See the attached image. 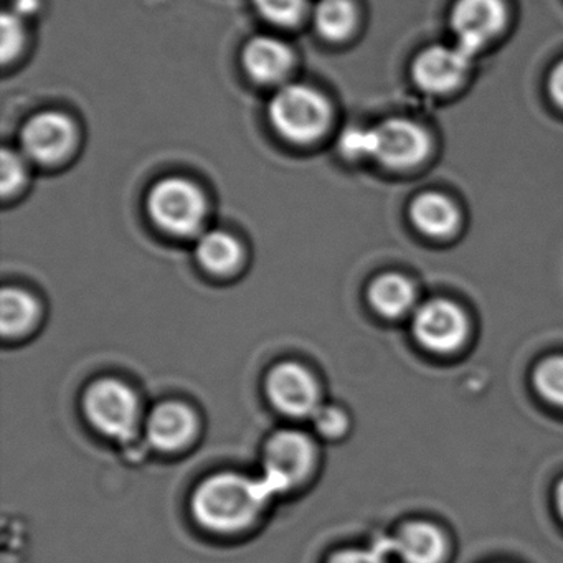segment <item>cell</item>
I'll return each instance as SVG.
<instances>
[{
  "label": "cell",
  "mask_w": 563,
  "mask_h": 563,
  "mask_svg": "<svg viewBox=\"0 0 563 563\" xmlns=\"http://www.w3.org/2000/svg\"><path fill=\"white\" fill-rule=\"evenodd\" d=\"M269 494L265 483L239 474H217L194 494V516L207 529L236 532L255 522Z\"/></svg>",
  "instance_id": "6da1fadb"
},
{
  "label": "cell",
  "mask_w": 563,
  "mask_h": 563,
  "mask_svg": "<svg viewBox=\"0 0 563 563\" xmlns=\"http://www.w3.org/2000/svg\"><path fill=\"white\" fill-rule=\"evenodd\" d=\"M268 121L282 140L295 146H312L328 136L334 108L318 88L289 84L276 88L268 103Z\"/></svg>",
  "instance_id": "7a4b0ae2"
},
{
  "label": "cell",
  "mask_w": 563,
  "mask_h": 563,
  "mask_svg": "<svg viewBox=\"0 0 563 563\" xmlns=\"http://www.w3.org/2000/svg\"><path fill=\"white\" fill-rule=\"evenodd\" d=\"M147 213L163 232L179 239L200 236L209 216V200L199 184L183 176L157 180L147 192Z\"/></svg>",
  "instance_id": "3957f363"
},
{
  "label": "cell",
  "mask_w": 563,
  "mask_h": 563,
  "mask_svg": "<svg viewBox=\"0 0 563 563\" xmlns=\"http://www.w3.org/2000/svg\"><path fill=\"white\" fill-rule=\"evenodd\" d=\"M80 131L64 111L47 110L25 121L19 133V150L32 164L60 166L77 153Z\"/></svg>",
  "instance_id": "277c9868"
},
{
  "label": "cell",
  "mask_w": 563,
  "mask_h": 563,
  "mask_svg": "<svg viewBox=\"0 0 563 563\" xmlns=\"http://www.w3.org/2000/svg\"><path fill=\"white\" fill-rule=\"evenodd\" d=\"M85 413L104 437L130 441L136 434L140 405L134 391L123 382L108 378L91 385L85 395Z\"/></svg>",
  "instance_id": "5b68a950"
},
{
  "label": "cell",
  "mask_w": 563,
  "mask_h": 563,
  "mask_svg": "<svg viewBox=\"0 0 563 563\" xmlns=\"http://www.w3.org/2000/svg\"><path fill=\"white\" fill-rule=\"evenodd\" d=\"M374 159L388 170H410L430 156L431 136L417 121L407 118H387L372 128Z\"/></svg>",
  "instance_id": "8992f818"
},
{
  "label": "cell",
  "mask_w": 563,
  "mask_h": 563,
  "mask_svg": "<svg viewBox=\"0 0 563 563\" xmlns=\"http://www.w3.org/2000/svg\"><path fill=\"white\" fill-rule=\"evenodd\" d=\"M507 19L504 0H456L450 12L453 42L476 57L503 34Z\"/></svg>",
  "instance_id": "52a82bcc"
},
{
  "label": "cell",
  "mask_w": 563,
  "mask_h": 563,
  "mask_svg": "<svg viewBox=\"0 0 563 563\" xmlns=\"http://www.w3.org/2000/svg\"><path fill=\"white\" fill-rule=\"evenodd\" d=\"M473 55L454 44L431 45L411 64L413 84L423 93L443 97L453 93L466 80L474 64Z\"/></svg>",
  "instance_id": "ba28073f"
},
{
  "label": "cell",
  "mask_w": 563,
  "mask_h": 563,
  "mask_svg": "<svg viewBox=\"0 0 563 563\" xmlns=\"http://www.w3.org/2000/svg\"><path fill=\"white\" fill-rule=\"evenodd\" d=\"M314 456L312 441L301 431H278L266 444V477L263 483L269 493L291 489L308 476L314 464Z\"/></svg>",
  "instance_id": "9c48e42d"
},
{
  "label": "cell",
  "mask_w": 563,
  "mask_h": 563,
  "mask_svg": "<svg viewBox=\"0 0 563 563\" xmlns=\"http://www.w3.org/2000/svg\"><path fill=\"white\" fill-rule=\"evenodd\" d=\"M413 332L428 351L451 354L466 341L467 319L454 302L433 299L418 309L413 318Z\"/></svg>",
  "instance_id": "30bf717a"
},
{
  "label": "cell",
  "mask_w": 563,
  "mask_h": 563,
  "mask_svg": "<svg viewBox=\"0 0 563 563\" xmlns=\"http://www.w3.org/2000/svg\"><path fill=\"white\" fill-rule=\"evenodd\" d=\"M266 391L272 404L288 417H312L321 407L318 382L308 368L295 362H285L269 372Z\"/></svg>",
  "instance_id": "8fae6325"
},
{
  "label": "cell",
  "mask_w": 563,
  "mask_h": 563,
  "mask_svg": "<svg viewBox=\"0 0 563 563\" xmlns=\"http://www.w3.org/2000/svg\"><path fill=\"white\" fill-rule=\"evenodd\" d=\"M242 67L255 84L283 87L296 68V54L288 42L273 35H256L242 51Z\"/></svg>",
  "instance_id": "7c38bea8"
},
{
  "label": "cell",
  "mask_w": 563,
  "mask_h": 563,
  "mask_svg": "<svg viewBox=\"0 0 563 563\" xmlns=\"http://www.w3.org/2000/svg\"><path fill=\"white\" fill-rule=\"evenodd\" d=\"M196 430V415L179 401L159 405L147 420V438L154 446L163 451H176L186 446Z\"/></svg>",
  "instance_id": "4fadbf2b"
},
{
  "label": "cell",
  "mask_w": 563,
  "mask_h": 563,
  "mask_svg": "<svg viewBox=\"0 0 563 563\" xmlns=\"http://www.w3.org/2000/svg\"><path fill=\"white\" fill-rule=\"evenodd\" d=\"M410 219L423 235L448 239L461 225V212L456 202L440 192H424L410 203Z\"/></svg>",
  "instance_id": "5bb4252c"
},
{
  "label": "cell",
  "mask_w": 563,
  "mask_h": 563,
  "mask_svg": "<svg viewBox=\"0 0 563 563\" xmlns=\"http://www.w3.org/2000/svg\"><path fill=\"white\" fill-rule=\"evenodd\" d=\"M311 19L322 41L341 44L357 32L361 11L355 0H318Z\"/></svg>",
  "instance_id": "9a60e30c"
},
{
  "label": "cell",
  "mask_w": 563,
  "mask_h": 563,
  "mask_svg": "<svg viewBox=\"0 0 563 563\" xmlns=\"http://www.w3.org/2000/svg\"><path fill=\"white\" fill-rule=\"evenodd\" d=\"M394 547L407 563H440L446 552L443 533L427 522L404 527Z\"/></svg>",
  "instance_id": "2e32d148"
},
{
  "label": "cell",
  "mask_w": 563,
  "mask_h": 563,
  "mask_svg": "<svg viewBox=\"0 0 563 563\" xmlns=\"http://www.w3.org/2000/svg\"><path fill=\"white\" fill-rule=\"evenodd\" d=\"M197 258L207 272L213 275H230L239 268L243 250L232 233L209 230L197 240Z\"/></svg>",
  "instance_id": "e0dca14e"
},
{
  "label": "cell",
  "mask_w": 563,
  "mask_h": 563,
  "mask_svg": "<svg viewBox=\"0 0 563 563\" xmlns=\"http://www.w3.org/2000/svg\"><path fill=\"white\" fill-rule=\"evenodd\" d=\"M372 308L388 319L401 318L410 312L417 301V291L407 278L400 275H384L372 283L368 291Z\"/></svg>",
  "instance_id": "ac0fdd59"
},
{
  "label": "cell",
  "mask_w": 563,
  "mask_h": 563,
  "mask_svg": "<svg viewBox=\"0 0 563 563\" xmlns=\"http://www.w3.org/2000/svg\"><path fill=\"white\" fill-rule=\"evenodd\" d=\"M38 306L22 289H4L0 298V328L5 338L24 334L37 321Z\"/></svg>",
  "instance_id": "d6986e66"
},
{
  "label": "cell",
  "mask_w": 563,
  "mask_h": 563,
  "mask_svg": "<svg viewBox=\"0 0 563 563\" xmlns=\"http://www.w3.org/2000/svg\"><path fill=\"white\" fill-rule=\"evenodd\" d=\"M260 18L282 29H295L311 18L309 0H252Z\"/></svg>",
  "instance_id": "ffe728a7"
},
{
  "label": "cell",
  "mask_w": 563,
  "mask_h": 563,
  "mask_svg": "<svg viewBox=\"0 0 563 563\" xmlns=\"http://www.w3.org/2000/svg\"><path fill=\"white\" fill-rule=\"evenodd\" d=\"M32 179V163L21 150L4 147L0 156V189L5 200L14 199L27 189Z\"/></svg>",
  "instance_id": "44dd1931"
},
{
  "label": "cell",
  "mask_w": 563,
  "mask_h": 563,
  "mask_svg": "<svg viewBox=\"0 0 563 563\" xmlns=\"http://www.w3.org/2000/svg\"><path fill=\"white\" fill-rule=\"evenodd\" d=\"M25 19L19 18L12 11L2 12V21H0V35H2V65L9 67L11 64L21 60L22 55L27 51L29 27Z\"/></svg>",
  "instance_id": "7402d4cb"
},
{
  "label": "cell",
  "mask_w": 563,
  "mask_h": 563,
  "mask_svg": "<svg viewBox=\"0 0 563 563\" xmlns=\"http://www.w3.org/2000/svg\"><path fill=\"white\" fill-rule=\"evenodd\" d=\"M537 391L555 407L563 408V357H550L533 372Z\"/></svg>",
  "instance_id": "603a6c76"
},
{
  "label": "cell",
  "mask_w": 563,
  "mask_h": 563,
  "mask_svg": "<svg viewBox=\"0 0 563 563\" xmlns=\"http://www.w3.org/2000/svg\"><path fill=\"white\" fill-rule=\"evenodd\" d=\"M339 153L347 161L362 163L374 159V134L372 128H349L339 137Z\"/></svg>",
  "instance_id": "cb8c5ba5"
},
{
  "label": "cell",
  "mask_w": 563,
  "mask_h": 563,
  "mask_svg": "<svg viewBox=\"0 0 563 563\" xmlns=\"http://www.w3.org/2000/svg\"><path fill=\"white\" fill-rule=\"evenodd\" d=\"M316 431L328 440L341 438L349 428V418L344 410L338 407H319L312 415Z\"/></svg>",
  "instance_id": "d4e9b609"
},
{
  "label": "cell",
  "mask_w": 563,
  "mask_h": 563,
  "mask_svg": "<svg viewBox=\"0 0 563 563\" xmlns=\"http://www.w3.org/2000/svg\"><path fill=\"white\" fill-rule=\"evenodd\" d=\"M329 563H382V553L377 550H345L338 553Z\"/></svg>",
  "instance_id": "484cf974"
},
{
  "label": "cell",
  "mask_w": 563,
  "mask_h": 563,
  "mask_svg": "<svg viewBox=\"0 0 563 563\" xmlns=\"http://www.w3.org/2000/svg\"><path fill=\"white\" fill-rule=\"evenodd\" d=\"M549 95L556 107L563 108V60L553 67L549 77Z\"/></svg>",
  "instance_id": "4316f807"
},
{
  "label": "cell",
  "mask_w": 563,
  "mask_h": 563,
  "mask_svg": "<svg viewBox=\"0 0 563 563\" xmlns=\"http://www.w3.org/2000/svg\"><path fill=\"white\" fill-rule=\"evenodd\" d=\"M41 9L42 0H12V8L9 11L29 21V19L41 14Z\"/></svg>",
  "instance_id": "83f0119b"
},
{
  "label": "cell",
  "mask_w": 563,
  "mask_h": 563,
  "mask_svg": "<svg viewBox=\"0 0 563 563\" xmlns=\"http://www.w3.org/2000/svg\"><path fill=\"white\" fill-rule=\"evenodd\" d=\"M556 507H559L560 516L563 517V481L556 487Z\"/></svg>",
  "instance_id": "f1b7e54d"
}]
</instances>
